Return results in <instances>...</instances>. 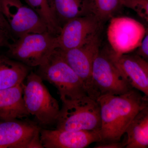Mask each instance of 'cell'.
I'll return each mask as SVG.
<instances>
[{"mask_svg":"<svg viewBox=\"0 0 148 148\" xmlns=\"http://www.w3.org/2000/svg\"><path fill=\"white\" fill-rule=\"evenodd\" d=\"M97 101L101 113V142H118L139 111L148 104V96L133 88L121 95H101Z\"/></svg>","mask_w":148,"mask_h":148,"instance_id":"obj_1","label":"cell"},{"mask_svg":"<svg viewBox=\"0 0 148 148\" xmlns=\"http://www.w3.org/2000/svg\"><path fill=\"white\" fill-rule=\"evenodd\" d=\"M62 101L56 129L69 130H100V108L97 100L85 94Z\"/></svg>","mask_w":148,"mask_h":148,"instance_id":"obj_2","label":"cell"},{"mask_svg":"<svg viewBox=\"0 0 148 148\" xmlns=\"http://www.w3.org/2000/svg\"><path fill=\"white\" fill-rule=\"evenodd\" d=\"M37 74L56 88L61 101L87 94L79 78L67 63L60 49H56L38 66Z\"/></svg>","mask_w":148,"mask_h":148,"instance_id":"obj_3","label":"cell"},{"mask_svg":"<svg viewBox=\"0 0 148 148\" xmlns=\"http://www.w3.org/2000/svg\"><path fill=\"white\" fill-rule=\"evenodd\" d=\"M23 83V98L28 112L38 124L49 125L57 122L60 109L57 100L45 86L36 73L30 72Z\"/></svg>","mask_w":148,"mask_h":148,"instance_id":"obj_4","label":"cell"},{"mask_svg":"<svg viewBox=\"0 0 148 148\" xmlns=\"http://www.w3.org/2000/svg\"><path fill=\"white\" fill-rule=\"evenodd\" d=\"M8 54L11 58L28 67H38L58 48L57 36L48 31L23 35L10 44Z\"/></svg>","mask_w":148,"mask_h":148,"instance_id":"obj_5","label":"cell"},{"mask_svg":"<svg viewBox=\"0 0 148 148\" xmlns=\"http://www.w3.org/2000/svg\"><path fill=\"white\" fill-rule=\"evenodd\" d=\"M93 84L99 96L123 94L133 88L114 63L108 51H98L92 63Z\"/></svg>","mask_w":148,"mask_h":148,"instance_id":"obj_6","label":"cell"},{"mask_svg":"<svg viewBox=\"0 0 148 148\" xmlns=\"http://www.w3.org/2000/svg\"><path fill=\"white\" fill-rule=\"evenodd\" d=\"M145 32L146 27L134 18L112 17L107 29L111 50L117 55H123L137 49L141 45Z\"/></svg>","mask_w":148,"mask_h":148,"instance_id":"obj_7","label":"cell"},{"mask_svg":"<svg viewBox=\"0 0 148 148\" xmlns=\"http://www.w3.org/2000/svg\"><path fill=\"white\" fill-rule=\"evenodd\" d=\"M0 8L13 36L17 38L28 34L48 31L39 15L21 0H0Z\"/></svg>","mask_w":148,"mask_h":148,"instance_id":"obj_8","label":"cell"},{"mask_svg":"<svg viewBox=\"0 0 148 148\" xmlns=\"http://www.w3.org/2000/svg\"><path fill=\"white\" fill-rule=\"evenodd\" d=\"M98 35L80 47L62 50L67 63L79 78L88 96L97 100L99 95L95 89L92 76V63L99 51Z\"/></svg>","mask_w":148,"mask_h":148,"instance_id":"obj_9","label":"cell"},{"mask_svg":"<svg viewBox=\"0 0 148 148\" xmlns=\"http://www.w3.org/2000/svg\"><path fill=\"white\" fill-rule=\"evenodd\" d=\"M40 127L18 119L0 121V148H42Z\"/></svg>","mask_w":148,"mask_h":148,"instance_id":"obj_10","label":"cell"},{"mask_svg":"<svg viewBox=\"0 0 148 148\" xmlns=\"http://www.w3.org/2000/svg\"><path fill=\"white\" fill-rule=\"evenodd\" d=\"M101 24L92 14L69 20L57 36L58 48L66 51L83 45L98 35Z\"/></svg>","mask_w":148,"mask_h":148,"instance_id":"obj_11","label":"cell"},{"mask_svg":"<svg viewBox=\"0 0 148 148\" xmlns=\"http://www.w3.org/2000/svg\"><path fill=\"white\" fill-rule=\"evenodd\" d=\"M40 139L43 147L45 148H84L101 141L100 130L41 129Z\"/></svg>","mask_w":148,"mask_h":148,"instance_id":"obj_12","label":"cell"},{"mask_svg":"<svg viewBox=\"0 0 148 148\" xmlns=\"http://www.w3.org/2000/svg\"><path fill=\"white\" fill-rule=\"evenodd\" d=\"M23 83L0 90V118L2 120L22 119L30 115L24 103Z\"/></svg>","mask_w":148,"mask_h":148,"instance_id":"obj_13","label":"cell"},{"mask_svg":"<svg viewBox=\"0 0 148 148\" xmlns=\"http://www.w3.org/2000/svg\"><path fill=\"white\" fill-rule=\"evenodd\" d=\"M108 51L114 63L129 84L148 96L146 73L135 56L117 55L111 50Z\"/></svg>","mask_w":148,"mask_h":148,"instance_id":"obj_14","label":"cell"},{"mask_svg":"<svg viewBox=\"0 0 148 148\" xmlns=\"http://www.w3.org/2000/svg\"><path fill=\"white\" fill-rule=\"evenodd\" d=\"M48 1L61 28L73 18L92 15L90 0H48Z\"/></svg>","mask_w":148,"mask_h":148,"instance_id":"obj_15","label":"cell"},{"mask_svg":"<svg viewBox=\"0 0 148 148\" xmlns=\"http://www.w3.org/2000/svg\"><path fill=\"white\" fill-rule=\"evenodd\" d=\"M125 134L124 147L148 148V104L137 114Z\"/></svg>","mask_w":148,"mask_h":148,"instance_id":"obj_16","label":"cell"},{"mask_svg":"<svg viewBox=\"0 0 148 148\" xmlns=\"http://www.w3.org/2000/svg\"><path fill=\"white\" fill-rule=\"evenodd\" d=\"M29 68L13 58L0 55V90L23 83Z\"/></svg>","mask_w":148,"mask_h":148,"instance_id":"obj_17","label":"cell"},{"mask_svg":"<svg viewBox=\"0 0 148 148\" xmlns=\"http://www.w3.org/2000/svg\"><path fill=\"white\" fill-rule=\"evenodd\" d=\"M24 1L27 5L39 15L46 25L48 32L55 36H58L62 28L51 8L48 0Z\"/></svg>","mask_w":148,"mask_h":148,"instance_id":"obj_18","label":"cell"},{"mask_svg":"<svg viewBox=\"0 0 148 148\" xmlns=\"http://www.w3.org/2000/svg\"><path fill=\"white\" fill-rule=\"evenodd\" d=\"M91 12L101 23L113 17L121 6V0H90Z\"/></svg>","mask_w":148,"mask_h":148,"instance_id":"obj_19","label":"cell"},{"mask_svg":"<svg viewBox=\"0 0 148 148\" xmlns=\"http://www.w3.org/2000/svg\"><path fill=\"white\" fill-rule=\"evenodd\" d=\"M121 4L134 11L148 25V0H121Z\"/></svg>","mask_w":148,"mask_h":148,"instance_id":"obj_20","label":"cell"},{"mask_svg":"<svg viewBox=\"0 0 148 148\" xmlns=\"http://www.w3.org/2000/svg\"><path fill=\"white\" fill-rule=\"evenodd\" d=\"M136 55L148 62V25L141 45L137 49Z\"/></svg>","mask_w":148,"mask_h":148,"instance_id":"obj_21","label":"cell"},{"mask_svg":"<svg viewBox=\"0 0 148 148\" xmlns=\"http://www.w3.org/2000/svg\"><path fill=\"white\" fill-rule=\"evenodd\" d=\"M0 30L5 33L9 37L10 39L12 40L13 41L15 40L14 38L13 35L8 23L6 20L5 17L1 10L0 8Z\"/></svg>","mask_w":148,"mask_h":148,"instance_id":"obj_22","label":"cell"},{"mask_svg":"<svg viewBox=\"0 0 148 148\" xmlns=\"http://www.w3.org/2000/svg\"><path fill=\"white\" fill-rule=\"evenodd\" d=\"M94 147L95 148H122L124 147L123 143L120 142H99Z\"/></svg>","mask_w":148,"mask_h":148,"instance_id":"obj_23","label":"cell"},{"mask_svg":"<svg viewBox=\"0 0 148 148\" xmlns=\"http://www.w3.org/2000/svg\"><path fill=\"white\" fill-rule=\"evenodd\" d=\"M9 37L0 30V47H7L10 45Z\"/></svg>","mask_w":148,"mask_h":148,"instance_id":"obj_24","label":"cell"},{"mask_svg":"<svg viewBox=\"0 0 148 148\" xmlns=\"http://www.w3.org/2000/svg\"><path fill=\"white\" fill-rule=\"evenodd\" d=\"M135 58L139 62V64L143 67L146 76H147V88L148 90V62L143 59V58L135 54Z\"/></svg>","mask_w":148,"mask_h":148,"instance_id":"obj_25","label":"cell"}]
</instances>
